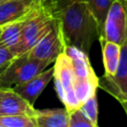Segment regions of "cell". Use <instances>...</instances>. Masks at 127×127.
<instances>
[{"label":"cell","mask_w":127,"mask_h":127,"mask_svg":"<svg viewBox=\"0 0 127 127\" xmlns=\"http://www.w3.org/2000/svg\"><path fill=\"white\" fill-rule=\"evenodd\" d=\"M64 53L71 61L75 95L81 105L90 95L96 93L99 77L91 66L88 54L71 46H65Z\"/></svg>","instance_id":"3"},{"label":"cell","mask_w":127,"mask_h":127,"mask_svg":"<svg viewBox=\"0 0 127 127\" xmlns=\"http://www.w3.org/2000/svg\"><path fill=\"white\" fill-rule=\"evenodd\" d=\"M14 57L15 55L11 52V50L0 43V70L4 68V66H6Z\"/></svg>","instance_id":"19"},{"label":"cell","mask_w":127,"mask_h":127,"mask_svg":"<svg viewBox=\"0 0 127 127\" xmlns=\"http://www.w3.org/2000/svg\"><path fill=\"white\" fill-rule=\"evenodd\" d=\"M54 15L60 23L65 46L88 54L101 35L100 27L84 0H62L55 3Z\"/></svg>","instance_id":"1"},{"label":"cell","mask_w":127,"mask_h":127,"mask_svg":"<svg viewBox=\"0 0 127 127\" xmlns=\"http://www.w3.org/2000/svg\"><path fill=\"white\" fill-rule=\"evenodd\" d=\"M99 38L121 45L127 38V0H113Z\"/></svg>","instance_id":"6"},{"label":"cell","mask_w":127,"mask_h":127,"mask_svg":"<svg viewBox=\"0 0 127 127\" xmlns=\"http://www.w3.org/2000/svg\"><path fill=\"white\" fill-rule=\"evenodd\" d=\"M98 87L116 98L120 104L127 102V38L120 45V57L115 73H104L99 78Z\"/></svg>","instance_id":"8"},{"label":"cell","mask_w":127,"mask_h":127,"mask_svg":"<svg viewBox=\"0 0 127 127\" xmlns=\"http://www.w3.org/2000/svg\"><path fill=\"white\" fill-rule=\"evenodd\" d=\"M0 34H1V27H0Z\"/></svg>","instance_id":"22"},{"label":"cell","mask_w":127,"mask_h":127,"mask_svg":"<svg viewBox=\"0 0 127 127\" xmlns=\"http://www.w3.org/2000/svg\"><path fill=\"white\" fill-rule=\"evenodd\" d=\"M67 127H68V126H67Z\"/></svg>","instance_id":"25"},{"label":"cell","mask_w":127,"mask_h":127,"mask_svg":"<svg viewBox=\"0 0 127 127\" xmlns=\"http://www.w3.org/2000/svg\"><path fill=\"white\" fill-rule=\"evenodd\" d=\"M60 1H62V0H53L54 3H58V2H60Z\"/></svg>","instance_id":"21"},{"label":"cell","mask_w":127,"mask_h":127,"mask_svg":"<svg viewBox=\"0 0 127 127\" xmlns=\"http://www.w3.org/2000/svg\"><path fill=\"white\" fill-rule=\"evenodd\" d=\"M1 1H3V0H0V2H1Z\"/></svg>","instance_id":"24"},{"label":"cell","mask_w":127,"mask_h":127,"mask_svg":"<svg viewBox=\"0 0 127 127\" xmlns=\"http://www.w3.org/2000/svg\"><path fill=\"white\" fill-rule=\"evenodd\" d=\"M36 108L12 88L0 89V115L26 114L33 116Z\"/></svg>","instance_id":"11"},{"label":"cell","mask_w":127,"mask_h":127,"mask_svg":"<svg viewBox=\"0 0 127 127\" xmlns=\"http://www.w3.org/2000/svg\"><path fill=\"white\" fill-rule=\"evenodd\" d=\"M101 50H102V60L105 74L113 75L116 71L119 57H120V45L104 40L102 38L98 39Z\"/></svg>","instance_id":"13"},{"label":"cell","mask_w":127,"mask_h":127,"mask_svg":"<svg viewBox=\"0 0 127 127\" xmlns=\"http://www.w3.org/2000/svg\"><path fill=\"white\" fill-rule=\"evenodd\" d=\"M53 76L54 67L52 66L42 70L38 74L31 77L29 80L19 85H16L12 89L34 106V103L44 91V89L47 87V85L50 83V81L53 79Z\"/></svg>","instance_id":"10"},{"label":"cell","mask_w":127,"mask_h":127,"mask_svg":"<svg viewBox=\"0 0 127 127\" xmlns=\"http://www.w3.org/2000/svg\"><path fill=\"white\" fill-rule=\"evenodd\" d=\"M25 19L14 21V22L8 23L1 27L0 43H2L4 46L9 48L11 52H13V50L17 47V45L19 44L21 40V35H22V30H23Z\"/></svg>","instance_id":"14"},{"label":"cell","mask_w":127,"mask_h":127,"mask_svg":"<svg viewBox=\"0 0 127 127\" xmlns=\"http://www.w3.org/2000/svg\"><path fill=\"white\" fill-rule=\"evenodd\" d=\"M0 125L3 127H37L34 117L26 114L0 115Z\"/></svg>","instance_id":"15"},{"label":"cell","mask_w":127,"mask_h":127,"mask_svg":"<svg viewBox=\"0 0 127 127\" xmlns=\"http://www.w3.org/2000/svg\"><path fill=\"white\" fill-rule=\"evenodd\" d=\"M89 7L90 11L92 12L93 16L95 17L100 30L102 32V27L104 24V20L107 14V11L113 2V0H84Z\"/></svg>","instance_id":"16"},{"label":"cell","mask_w":127,"mask_h":127,"mask_svg":"<svg viewBox=\"0 0 127 127\" xmlns=\"http://www.w3.org/2000/svg\"><path fill=\"white\" fill-rule=\"evenodd\" d=\"M79 110L91 121L95 126H98V103L96 93L90 95L79 106Z\"/></svg>","instance_id":"17"},{"label":"cell","mask_w":127,"mask_h":127,"mask_svg":"<svg viewBox=\"0 0 127 127\" xmlns=\"http://www.w3.org/2000/svg\"><path fill=\"white\" fill-rule=\"evenodd\" d=\"M68 127H97L78 109L69 112Z\"/></svg>","instance_id":"18"},{"label":"cell","mask_w":127,"mask_h":127,"mask_svg":"<svg viewBox=\"0 0 127 127\" xmlns=\"http://www.w3.org/2000/svg\"><path fill=\"white\" fill-rule=\"evenodd\" d=\"M97 127H98V126H97Z\"/></svg>","instance_id":"26"},{"label":"cell","mask_w":127,"mask_h":127,"mask_svg":"<svg viewBox=\"0 0 127 127\" xmlns=\"http://www.w3.org/2000/svg\"><path fill=\"white\" fill-rule=\"evenodd\" d=\"M53 67L55 88L64 108L68 112L78 109L80 103L75 95L74 76L69 57L64 52L62 53L54 62Z\"/></svg>","instance_id":"5"},{"label":"cell","mask_w":127,"mask_h":127,"mask_svg":"<svg viewBox=\"0 0 127 127\" xmlns=\"http://www.w3.org/2000/svg\"><path fill=\"white\" fill-rule=\"evenodd\" d=\"M47 0H3L0 2V27L27 18ZM53 1V0H52Z\"/></svg>","instance_id":"9"},{"label":"cell","mask_w":127,"mask_h":127,"mask_svg":"<svg viewBox=\"0 0 127 127\" xmlns=\"http://www.w3.org/2000/svg\"><path fill=\"white\" fill-rule=\"evenodd\" d=\"M54 7L55 3L47 0L25 19L21 40L12 52L15 56L29 52L48 33L55 20Z\"/></svg>","instance_id":"2"},{"label":"cell","mask_w":127,"mask_h":127,"mask_svg":"<svg viewBox=\"0 0 127 127\" xmlns=\"http://www.w3.org/2000/svg\"><path fill=\"white\" fill-rule=\"evenodd\" d=\"M0 127H3V126H2V125H0Z\"/></svg>","instance_id":"23"},{"label":"cell","mask_w":127,"mask_h":127,"mask_svg":"<svg viewBox=\"0 0 127 127\" xmlns=\"http://www.w3.org/2000/svg\"><path fill=\"white\" fill-rule=\"evenodd\" d=\"M121 105H122V107L124 108V110H125V112H126V115H127V102L121 103Z\"/></svg>","instance_id":"20"},{"label":"cell","mask_w":127,"mask_h":127,"mask_svg":"<svg viewBox=\"0 0 127 127\" xmlns=\"http://www.w3.org/2000/svg\"><path fill=\"white\" fill-rule=\"evenodd\" d=\"M33 117L37 127H67L69 112L65 108L36 109Z\"/></svg>","instance_id":"12"},{"label":"cell","mask_w":127,"mask_h":127,"mask_svg":"<svg viewBox=\"0 0 127 127\" xmlns=\"http://www.w3.org/2000/svg\"><path fill=\"white\" fill-rule=\"evenodd\" d=\"M65 43L60 27V23L55 16L54 23L48 33L28 52L29 56L48 64H52L64 52Z\"/></svg>","instance_id":"7"},{"label":"cell","mask_w":127,"mask_h":127,"mask_svg":"<svg viewBox=\"0 0 127 127\" xmlns=\"http://www.w3.org/2000/svg\"><path fill=\"white\" fill-rule=\"evenodd\" d=\"M50 64L33 59L28 52L15 56L12 61L0 70V89L13 88L38 74Z\"/></svg>","instance_id":"4"}]
</instances>
